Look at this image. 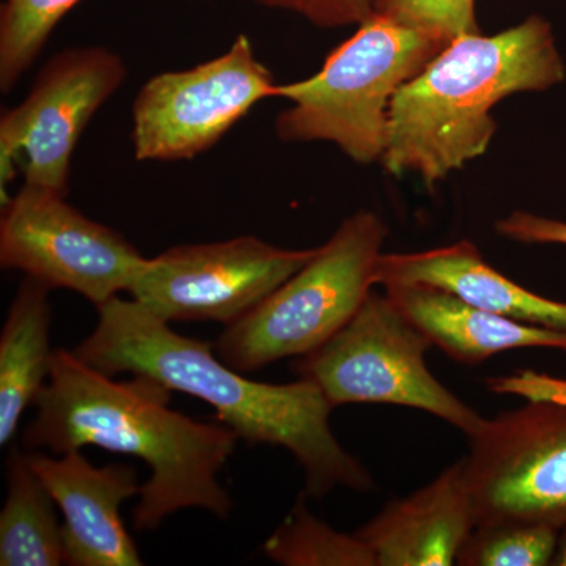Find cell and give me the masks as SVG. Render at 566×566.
<instances>
[{
  "instance_id": "cell-1",
  "label": "cell",
  "mask_w": 566,
  "mask_h": 566,
  "mask_svg": "<svg viewBox=\"0 0 566 566\" xmlns=\"http://www.w3.org/2000/svg\"><path fill=\"white\" fill-rule=\"evenodd\" d=\"M98 323L74 354L107 376H150L174 392L200 398L219 422L249 446L282 447L303 468V494L323 499L337 488L368 493L375 479L335 438L334 406L318 386L300 378L270 385L245 378L214 356L212 345L185 337L137 301L114 297L96 307Z\"/></svg>"
},
{
  "instance_id": "cell-2",
  "label": "cell",
  "mask_w": 566,
  "mask_h": 566,
  "mask_svg": "<svg viewBox=\"0 0 566 566\" xmlns=\"http://www.w3.org/2000/svg\"><path fill=\"white\" fill-rule=\"evenodd\" d=\"M172 392L150 376L114 381L73 352L54 349L22 442L55 455L95 446L145 461L151 475L134 506L137 531H155L186 509L226 520L233 502L218 475L240 438L226 423L197 422L170 409Z\"/></svg>"
},
{
  "instance_id": "cell-3",
  "label": "cell",
  "mask_w": 566,
  "mask_h": 566,
  "mask_svg": "<svg viewBox=\"0 0 566 566\" xmlns=\"http://www.w3.org/2000/svg\"><path fill=\"white\" fill-rule=\"evenodd\" d=\"M565 80L549 22L539 17L495 35L465 33L395 93L381 163L394 177L416 175L433 189L485 155L493 109L516 93Z\"/></svg>"
},
{
  "instance_id": "cell-4",
  "label": "cell",
  "mask_w": 566,
  "mask_h": 566,
  "mask_svg": "<svg viewBox=\"0 0 566 566\" xmlns=\"http://www.w3.org/2000/svg\"><path fill=\"white\" fill-rule=\"evenodd\" d=\"M447 44L375 11L318 73L279 85L277 98L292 106L275 118V134L286 144L329 142L357 164L381 161L395 93Z\"/></svg>"
},
{
  "instance_id": "cell-5",
  "label": "cell",
  "mask_w": 566,
  "mask_h": 566,
  "mask_svg": "<svg viewBox=\"0 0 566 566\" xmlns=\"http://www.w3.org/2000/svg\"><path fill=\"white\" fill-rule=\"evenodd\" d=\"M389 234L374 211H357L312 259L243 318L226 326L216 352L251 374L326 344L374 292L375 270Z\"/></svg>"
},
{
  "instance_id": "cell-6",
  "label": "cell",
  "mask_w": 566,
  "mask_h": 566,
  "mask_svg": "<svg viewBox=\"0 0 566 566\" xmlns=\"http://www.w3.org/2000/svg\"><path fill=\"white\" fill-rule=\"evenodd\" d=\"M430 348V337L389 294L371 292L326 344L296 357L293 370L318 386L334 409L349 403L405 406L438 417L471 438L486 419L431 374Z\"/></svg>"
},
{
  "instance_id": "cell-7",
  "label": "cell",
  "mask_w": 566,
  "mask_h": 566,
  "mask_svg": "<svg viewBox=\"0 0 566 566\" xmlns=\"http://www.w3.org/2000/svg\"><path fill=\"white\" fill-rule=\"evenodd\" d=\"M277 87L245 33L219 57L156 74L133 103L134 158L144 163L196 158L214 147L253 106L277 98Z\"/></svg>"
},
{
  "instance_id": "cell-8",
  "label": "cell",
  "mask_w": 566,
  "mask_h": 566,
  "mask_svg": "<svg viewBox=\"0 0 566 566\" xmlns=\"http://www.w3.org/2000/svg\"><path fill=\"white\" fill-rule=\"evenodd\" d=\"M464 460L476 526L566 531V400L527 401L486 419Z\"/></svg>"
},
{
  "instance_id": "cell-9",
  "label": "cell",
  "mask_w": 566,
  "mask_h": 566,
  "mask_svg": "<svg viewBox=\"0 0 566 566\" xmlns=\"http://www.w3.org/2000/svg\"><path fill=\"white\" fill-rule=\"evenodd\" d=\"M65 197L28 182L10 197L0 219V266L50 290H71L99 307L129 292L147 259Z\"/></svg>"
},
{
  "instance_id": "cell-10",
  "label": "cell",
  "mask_w": 566,
  "mask_h": 566,
  "mask_svg": "<svg viewBox=\"0 0 566 566\" xmlns=\"http://www.w3.org/2000/svg\"><path fill=\"white\" fill-rule=\"evenodd\" d=\"M125 80V62L107 48H73L52 55L28 96L0 118L2 207L11 197L7 186L20 156L24 182L66 196L71 158L82 133Z\"/></svg>"
},
{
  "instance_id": "cell-11",
  "label": "cell",
  "mask_w": 566,
  "mask_h": 566,
  "mask_svg": "<svg viewBox=\"0 0 566 566\" xmlns=\"http://www.w3.org/2000/svg\"><path fill=\"white\" fill-rule=\"evenodd\" d=\"M256 237L182 244L145 260L128 293L166 323L229 326L263 303L314 255Z\"/></svg>"
},
{
  "instance_id": "cell-12",
  "label": "cell",
  "mask_w": 566,
  "mask_h": 566,
  "mask_svg": "<svg viewBox=\"0 0 566 566\" xmlns=\"http://www.w3.org/2000/svg\"><path fill=\"white\" fill-rule=\"evenodd\" d=\"M28 460L62 510L66 565H144L120 516L123 502L139 497L142 490L133 465L96 468L81 450L61 458L29 452Z\"/></svg>"
},
{
  "instance_id": "cell-13",
  "label": "cell",
  "mask_w": 566,
  "mask_h": 566,
  "mask_svg": "<svg viewBox=\"0 0 566 566\" xmlns=\"http://www.w3.org/2000/svg\"><path fill=\"white\" fill-rule=\"evenodd\" d=\"M475 526L463 457L428 485L390 501L356 535L376 566H452Z\"/></svg>"
},
{
  "instance_id": "cell-14",
  "label": "cell",
  "mask_w": 566,
  "mask_h": 566,
  "mask_svg": "<svg viewBox=\"0 0 566 566\" xmlns=\"http://www.w3.org/2000/svg\"><path fill=\"white\" fill-rule=\"evenodd\" d=\"M375 285H430L520 323L566 333V303L524 289L485 262L471 241L422 252L379 255Z\"/></svg>"
},
{
  "instance_id": "cell-15",
  "label": "cell",
  "mask_w": 566,
  "mask_h": 566,
  "mask_svg": "<svg viewBox=\"0 0 566 566\" xmlns=\"http://www.w3.org/2000/svg\"><path fill=\"white\" fill-rule=\"evenodd\" d=\"M385 292L447 356L480 364L512 349L543 348L566 354L565 331L534 326L465 303L430 285H389Z\"/></svg>"
},
{
  "instance_id": "cell-16",
  "label": "cell",
  "mask_w": 566,
  "mask_h": 566,
  "mask_svg": "<svg viewBox=\"0 0 566 566\" xmlns=\"http://www.w3.org/2000/svg\"><path fill=\"white\" fill-rule=\"evenodd\" d=\"M48 286L24 277L0 333V444L9 446L25 409L50 379L51 304Z\"/></svg>"
},
{
  "instance_id": "cell-17",
  "label": "cell",
  "mask_w": 566,
  "mask_h": 566,
  "mask_svg": "<svg viewBox=\"0 0 566 566\" xmlns=\"http://www.w3.org/2000/svg\"><path fill=\"white\" fill-rule=\"evenodd\" d=\"M54 499L18 447L7 457V499L0 512V565L65 564Z\"/></svg>"
},
{
  "instance_id": "cell-18",
  "label": "cell",
  "mask_w": 566,
  "mask_h": 566,
  "mask_svg": "<svg viewBox=\"0 0 566 566\" xmlns=\"http://www.w3.org/2000/svg\"><path fill=\"white\" fill-rule=\"evenodd\" d=\"M301 493L292 512L264 542V556L283 566H376L363 539L318 520Z\"/></svg>"
},
{
  "instance_id": "cell-19",
  "label": "cell",
  "mask_w": 566,
  "mask_h": 566,
  "mask_svg": "<svg viewBox=\"0 0 566 566\" xmlns=\"http://www.w3.org/2000/svg\"><path fill=\"white\" fill-rule=\"evenodd\" d=\"M82 0H2L0 92L10 93L40 57L59 22Z\"/></svg>"
},
{
  "instance_id": "cell-20",
  "label": "cell",
  "mask_w": 566,
  "mask_h": 566,
  "mask_svg": "<svg viewBox=\"0 0 566 566\" xmlns=\"http://www.w3.org/2000/svg\"><path fill=\"white\" fill-rule=\"evenodd\" d=\"M560 536L558 528L545 524L475 526L458 554L457 565H553Z\"/></svg>"
},
{
  "instance_id": "cell-21",
  "label": "cell",
  "mask_w": 566,
  "mask_h": 566,
  "mask_svg": "<svg viewBox=\"0 0 566 566\" xmlns=\"http://www.w3.org/2000/svg\"><path fill=\"white\" fill-rule=\"evenodd\" d=\"M375 11L447 43L480 32L475 0H375Z\"/></svg>"
},
{
  "instance_id": "cell-22",
  "label": "cell",
  "mask_w": 566,
  "mask_h": 566,
  "mask_svg": "<svg viewBox=\"0 0 566 566\" xmlns=\"http://www.w3.org/2000/svg\"><path fill=\"white\" fill-rule=\"evenodd\" d=\"M266 9L290 11L319 29L359 25L375 13V0H248Z\"/></svg>"
},
{
  "instance_id": "cell-23",
  "label": "cell",
  "mask_w": 566,
  "mask_h": 566,
  "mask_svg": "<svg viewBox=\"0 0 566 566\" xmlns=\"http://www.w3.org/2000/svg\"><path fill=\"white\" fill-rule=\"evenodd\" d=\"M495 232L516 243L566 245V222L527 211H513L499 219Z\"/></svg>"
},
{
  "instance_id": "cell-24",
  "label": "cell",
  "mask_w": 566,
  "mask_h": 566,
  "mask_svg": "<svg viewBox=\"0 0 566 566\" xmlns=\"http://www.w3.org/2000/svg\"><path fill=\"white\" fill-rule=\"evenodd\" d=\"M553 565L566 566V531L562 532L560 543H558V549L556 557H554Z\"/></svg>"
}]
</instances>
